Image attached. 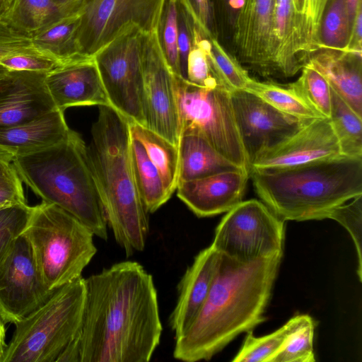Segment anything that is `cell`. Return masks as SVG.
<instances>
[{
    "mask_svg": "<svg viewBox=\"0 0 362 362\" xmlns=\"http://www.w3.org/2000/svg\"><path fill=\"white\" fill-rule=\"evenodd\" d=\"M78 333L59 362H148L162 334L157 291L139 263L125 261L85 279Z\"/></svg>",
    "mask_w": 362,
    "mask_h": 362,
    "instance_id": "6da1fadb",
    "label": "cell"
},
{
    "mask_svg": "<svg viewBox=\"0 0 362 362\" xmlns=\"http://www.w3.org/2000/svg\"><path fill=\"white\" fill-rule=\"evenodd\" d=\"M283 252L240 262L221 254L210 291L191 325L175 338L173 356L210 360L237 336L265 321Z\"/></svg>",
    "mask_w": 362,
    "mask_h": 362,
    "instance_id": "7a4b0ae2",
    "label": "cell"
},
{
    "mask_svg": "<svg viewBox=\"0 0 362 362\" xmlns=\"http://www.w3.org/2000/svg\"><path fill=\"white\" fill-rule=\"evenodd\" d=\"M98 110L88 153L107 225L130 257L144 250L149 221L134 177L129 122L111 105H100Z\"/></svg>",
    "mask_w": 362,
    "mask_h": 362,
    "instance_id": "3957f363",
    "label": "cell"
},
{
    "mask_svg": "<svg viewBox=\"0 0 362 362\" xmlns=\"http://www.w3.org/2000/svg\"><path fill=\"white\" fill-rule=\"evenodd\" d=\"M21 180L42 199L69 213L93 234L107 240V225L100 194L80 135L70 130L61 141L39 151L15 156Z\"/></svg>",
    "mask_w": 362,
    "mask_h": 362,
    "instance_id": "277c9868",
    "label": "cell"
},
{
    "mask_svg": "<svg viewBox=\"0 0 362 362\" xmlns=\"http://www.w3.org/2000/svg\"><path fill=\"white\" fill-rule=\"evenodd\" d=\"M249 175L262 202L284 221L325 219L332 209L362 194V157L341 155Z\"/></svg>",
    "mask_w": 362,
    "mask_h": 362,
    "instance_id": "5b68a950",
    "label": "cell"
},
{
    "mask_svg": "<svg viewBox=\"0 0 362 362\" xmlns=\"http://www.w3.org/2000/svg\"><path fill=\"white\" fill-rule=\"evenodd\" d=\"M49 290L79 277L97 252L93 233L60 207L42 202L32 207L23 233Z\"/></svg>",
    "mask_w": 362,
    "mask_h": 362,
    "instance_id": "8992f818",
    "label": "cell"
},
{
    "mask_svg": "<svg viewBox=\"0 0 362 362\" xmlns=\"http://www.w3.org/2000/svg\"><path fill=\"white\" fill-rule=\"evenodd\" d=\"M85 279L57 288L42 305L16 322L1 362H59L79 329Z\"/></svg>",
    "mask_w": 362,
    "mask_h": 362,
    "instance_id": "52a82bcc",
    "label": "cell"
},
{
    "mask_svg": "<svg viewBox=\"0 0 362 362\" xmlns=\"http://www.w3.org/2000/svg\"><path fill=\"white\" fill-rule=\"evenodd\" d=\"M180 134L196 133L235 165L250 173L238 130L231 93L218 84L203 87L174 74Z\"/></svg>",
    "mask_w": 362,
    "mask_h": 362,
    "instance_id": "ba28073f",
    "label": "cell"
},
{
    "mask_svg": "<svg viewBox=\"0 0 362 362\" xmlns=\"http://www.w3.org/2000/svg\"><path fill=\"white\" fill-rule=\"evenodd\" d=\"M145 33L132 26L93 57L110 105L129 122L146 127L143 47Z\"/></svg>",
    "mask_w": 362,
    "mask_h": 362,
    "instance_id": "9c48e42d",
    "label": "cell"
},
{
    "mask_svg": "<svg viewBox=\"0 0 362 362\" xmlns=\"http://www.w3.org/2000/svg\"><path fill=\"white\" fill-rule=\"evenodd\" d=\"M285 221L264 203L241 201L218 224L211 246L240 262L284 252Z\"/></svg>",
    "mask_w": 362,
    "mask_h": 362,
    "instance_id": "30bf717a",
    "label": "cell"
},
{
    "mask_svg": "<svg viewBox=\"0 0 362 362\" xmlns=\"http://www.w3.org/2000/svg\"><path fill=\"white\" fill-rule=\"evenodd\" d=\"M165 0H81L76 40L82 56L93 57L132 26L158 30Z\"/></svg>",
    "mask_w": 362,
    "mask_h": 362,
    "instance_id": "8fae6325",
    "label": "cell"
},
{
    "mask_svg": "<svg viewBox=\"0 0 362 362\" xmlns=\"http://www.w3.org/2000/svg\"><path fill=\"white\" fill-rule=\"evenodd\" d=\"M22 234L0 264V315L5 323L20 321L52 296Z\"/></svg>",
    "mask_w": 362,
    "mask_h": 362,
    "instance_id": "7c38bea8",
    "label": "cell"
},
{
    "mask_svg": "<svg viewBox=\"0 0 362 362\" xmlns=\"http://www.w3.org/2000/svg\"><path fill=\"white\" fill-rule=\"evenodd\" d=\"M143 69L146 127L177 146L180 124L174 74L162 52L157 30L144 35Z\"/></svg>",
    "mask_w": 362,
    "mask_h": 362,
    "instance_id": "4fadbf2b",
    "label": "cell"
},
{
    "mask_svg": "<svg viewBox=\"0 0 362 362\" xmlns=\"http://www.w3.org/2000/svg\"><path fill=\"white\" fill-rule=\"evenodd\" d=\"M231 100L249 165L259 152L279 144L311 120L284 113L245 90L232 92Z\"/></svg>",
    "mask_w": 362,
    "mask_h": 362,
    "instance_id": "5bb4252c",
    "label": "cell"
},
{
    "mask_svg": "<svg viewBox=\"0 0 362 362\" xmlns=\"http://www.w3.org/2000/svg\"><path fill=\"white\" fill-rule=\"evenodd\" d=\"M341 155L329 118H315L279 144L259 152L250 164V172L285 170Z\"/></svg>",
    "mask_w": 362,
    "mask_h": 362,
    "instance_id": "9a60e30c",
    "label": "cell"
},
{
    "mask_svg": "<svg viewBox=\"0 0 362 362\" xmlns=\"http://www.w3.org/2000/svg\"><path fill=\"white\" fill-rule=\"evenodd\" d=\"M274 0H245L234 26L240 63L267 78H274L272 61Z\"/></svg>",
    "mask_w": 362,
    "mask_h": 362,
    "instance_id": "2e32d148",
    "label": "cell"
},
{
    "mask_svg": "<svg viewBox=\"0 0 362 362\" xmlns=\"http://www.w3.org/2000/svg\"><path fill=\"white\" fill-rule=\"evenodd\" d=\"M47 89L58 109L110 105L93 57L80 56L60 64L45 76Z\"/></svg>",
    "mask_w": 362,
    "mask_h": 362,
    "instance_id": "e0dca14e",
    "label": "cell"
},
{
    "mask_svg": "<svg viewBox=\"0 0 362 362\" xmlns=\"http://www.w3.org/2000/svg\"><path fill=\"white\" fill-rule=\"evenodd\" d=\"M249 177L248 172L237 170L180 181L177 195L197 216H213L243 201Z\"/></svg>",
    "mask_w": 362,
    "mask_h": 362,
    "instance_id": "ac0fdd59",
    "label": "cell"
},
{
    "mask_svg": "<svg viewBox=\"0 0 362 362\" xmlns=\"http://www.w3.org/2000/svg\"><path fill=\"white\" fill-rule=\"evenodd\" d=\"M11 71V80L0 89V129L25 122L56 108L45 85L47 73Z\"/></svg>",
    "mask_w": 362,
    "mask_h": 362,
    "instance_id": "d6986e66",
    "label": "cell"
},
{
    "mask_svg": "<svg viewBox=\"0 0 362 362\" xmlns=\"http://www.w3.org/2000/svg\"><path fill=\"white\" fill-rule=\"evenodd\" d=\"M221 253L211 245L200 251L177 286L178 297L169 325L179 337L193 322L204 303L216 272Z\"/></svg>",
    "mask_w": 362,
    "mask_h": 362,
    "instance_id": "ffe728a7",
    "label": "cell"
},
{
    "mask_svg": "<svg viewBox=\"0 0 362 362\" xmlns=\"http://www.w3.org/2000/svg\"><path fill=\"white\" fill-rule=\"evenodd\" d=\"M308 58L292 0H274L272 61L274 78L294 76Z\"/></svg>",
    "mask_w": 362,
    "mask_h": 362,
    "instance_id": "44dd1931",
    "label": "cell"
},
{
    "mask_svg": "<svg viewBox=\"0 0 362 362\" xmlns=\"http://www.w3.org/2000/svg\"><path fill=\"white\" fill-rule=\"evenodd\" d=\"M305 64L320 73L330 87L362 117L361 55L325 48L311 54Z\"/></svg>",
    "mask_w": 362,
    "mask_h": 362,
    "instance_id": "7402d4cb",
    "label": "cell"
},
{
    "mask_svg": "<svg viewBox=\"0 0 362 362\" xmlns=\"http://www.w3.org/2000/svg\"><path fill=\"white\" fill-rule=\"evenodd\" d=\"M70 130L64 111L56 107L25 122L0 129V147L13 156L24 155L61 141Z\"/></svg>",
    "mask_w": 362,
    "mask_h": 362,
    "instance_id": "603a6c76",
    "label": "cell"
},
{
    "mask_svg": "<svg viewBox=\"0 0 362 362\" xmlns=\"http://www.w3.org/2000/svg\"><path fill=\"white\" fill-rule=\"evenodd\" d=\"M177 148L178 182L225 171L243 170L222 156L198 134L181 133Z\"/></svg>",
    "mask_w": 362,
    "mask_h": 362,
    "instance_id": "cb8c5ba5",
    "label": "cell"
},
{
    "mask_svg": "<svg viewBox=\"0 0 362 362\" xmlns=\"http://www.w3.org/2000/svg\"><path fill=\"white\" fill-rule=\"evenodd\" d=\"M81 0L62 6L53 0H14L1 21L21 34L32 38L69 16L78 13Z\"/></svg>",
    "mask_w": 362,
    "mask_h": 362,
    "instance_id": "d4e9b609",
    "label": "cell"
},
{
    "mask_svg": "<svg viewBox=\"0 0 362 362\" xmlns=\"http://www.w3.org/2000/svg\"><path fill=\"white\" fill-rule=\"evenodd\" d=\"M131 136L138 140L158 170L168 197L176 190L179 175V152L177 146L139 124L129 122Z\"/></svg>",
    "mask_w": 362,
    "mask_h": 362,
    "instance_id": "484cf974",
    "label": "cell"
},
{
    "mask_svg": "<svg viewBox=\"0 0 362 362\" xmlns=\"http://www.w3.org/2000/svg\"><path fill=\"white\" fill-rule=\"evenodd\" d=\"M131 160L135 182L144 207L148 213H153L170 197L158 170L148 158L144 146L132 136Z\"/></svg>",
    "mask_w": 362,
    "mask_h": 362,
    "instance_id": "4316f807",
    "label": "cell"
},
{
    "mask_svg": "<svg viewBox=\"0 0 362 362\" xmlns=\"http://www.w3.org/2000/svg\"><path fill=\"white\" fill-rule=\"evenodd\" d=\"M78 24V13L66 17L33 37V45L41 54L61 63L82 56L76 40Z\"/></svg>",
    "mask_w": 362,
    "mask_h": 362,
    "instance_id": "83f0119b",
    "label": "cell"
},
{
    "mask_svg": "<svg viewBox=\"0 0 362 362\" xmlns=\"http://www.w3.org/2000/svg\"><path fill=\"white\" fill-rule=\"evenodd\" d=\"M329 119L338 139L341 154L362 157V117L330 87Z\"/></svg>",
    "mask_w": 362,
    "mask_h": 362,
    "instance_id": "f1b7e54d",
    "label": "cell"
},
{
    "mask_svg": "<svg viewBox=\"0 0 362 362\" xmlns=\"http://www.w3.org/2000/svg\"><path fill=\"white\" fill-rule=\"evenodd\" d=\"M310 316L297 315L282 327L271 334L255 337L252 330L247 332L245 339L233 362H269L272 357L281 349L288 337L305 323Z\"/></svg>",
    "mask_w": 362,
    "mask_h": 362,
    "instance_id": "f546056e",
    "label": "cell"
},
{
    "mask_svg": "<svg viewBox=\"0 0 362 362\" xmlns=\"http://www.w3.org/2000/svg\"><path fill=\"white\" fill-rule=\"evenodd\" d=\"M245 90L258 96L278 110L300 119L322 118L301 97L287 85L261 82L252 78Z\"/></svg>",
    "mask_w": 362,
    "mask_h": 362,
    "instance_id": "4dcf8cb0",
    "label": "cell"
},
{
    "mask_svg": "<svg viewBox=\"0 0 362 362\" xmlns=\"http://www.w3.org/2000/svg\"><path fill=\"white\" fill-rule=\"evenodd\" d=\"M208 58L211 74L218 84L230 93L245 90L252 78L239 61L229 54L216 37H209Z\"/></svg>",
    "mask_w": 362,
    "mask_h": 362,
    "instance_id": "1f68e13d",
    "label": "cell"
},
{
    "mask_svg": "<svg viewBox=\"0 0 362 362\" xmlns=\"http://www.w3.org/2000/svg\"><path fill=\"white\" fill-rule=\"evenodd\" d=\"M351 28L346 0H329L321 23L320 49L344 50L349 43Z\"/></svg>",
    "mask_w": 362,
    "mask_h": 362,
    "instance_id": "d6a6232c",
    "label": "cell"
},
{
    "mask_svg": "<svg viewBox=\"0 0 362 362\" xmlns=\"http://www.w3.org/2000/svg\"><path fill=\"white\" fill-rule=\"evenodd\" d=\"M300 97L322 117L331 114L330 86L325 78L312 66L305 64L301 74L294 82L288 83Z\"/></svg>",
    "mask_w": 362,
    "mask_h": 362,
    "instance_id": "836d02e7",
    "label": "cell"
},
{
    "mask_svg": "<svg viewBox=\"0 0 362 362\" xmlns=\"http://www.w3.org/2000/svg\"><path fill=\"white\" fill-rule=\"evenodd\" d=\"M315 322L308 320L293 332L269 362H314L313 339Z\"/></svg>",
    "mask_w": 362,
    "mask_h": 362,
    "instance_id": "e575fe53",
    "label": "cell"
},
{
    "mask_svg": "<svg viewBox=\"0 0 362 362\" xmlns=\"http://www.w3.org/2000/svg\"><path fill=\"white\" fill-rule=\"evenodd\" d=\"M157 33L162 52L169 68L174 74L180 76L177 0H165Z\"/></svg>",
    "mask_w": 362,
    "mask_h": 362,
    "instance_id": "d590c367",
    "label": "cell"
},
{
    "mask_svg": "<svg viewBox=\"0 0 362 362\" xmlns=\"http://www.w3.org/2000/svg\"><path fill=\"white\" fill-rule=\"evenodd\" d=\"M210 46L206 37L195 25L192 47L187 56L186 80L203 87H214L218 85L214 78L208 58Z\"/></svg>",
    "mask_w": 362,
    "mask_h": 362,
    "instance_id": "8d00e7d4",
    "label": "cell"
},
{
    "mask_svg": "<svg viewBox=\"0 0 362 362\" xmlns=\"http://www.w3.org/2000/svg\"><path fill=\"white\" fill-rule=\"evenodd\" d=\"M32 207L27 203L0 209V264L23 234L30 218Z\"/></svg>",
    "mask_w": 362,
    "mask_h": 362,
    "instance_id": "74e56055",
    "label": "cell"
},
{
    "mask_svg": "<svg viewBox=\"0 0 362 362\" xmlns=\"http://www.w3.org/2000/svg\"><path fill=\"white\" fill-rule=\"evenodd\" d=\"M326 218L333 219L339 223L349 233L357 254V274L362 280V194L358 195L349 202H346L332 209Z\"/></svg>",
    "mask_w": 362,
    "mask_h": 362,
    "instance_id": "f35d334b",
    "label": "cell"
},
{
    "mask_svg": "<svg viewBox=\"0 0 362 362\" xmlns=\"http://www.w3.org/2000/svg\"><path fill=\"white\" fill-rule=\"evenodd\" d=\"M23 181L11 159H0V209L27 203Z\"/></svg>",
    "mask_w": 362,
    "mask_h": 362,
    "instance_id": "ab89813d",
    "label": "cell"
},
{
    "mask_svg": "<svg viewBox=\"0 0 362 362\" xmlns=\"http://www.w3.org/2000/svg\"><path fill=\"white\" fill-rule=\"evenodd\" d=\"M0 64L10 71H28L48 73L61 62L42 54H22L0 59Z\"/></svg>",
    "mask_w": 362,
    "mask_h": 362,
    "instance_id": "60d3db41",
    "label": "cell"
},
{
    "mask_svg": "<svg viewBox=\"0 0 362 362\" xmlns=\"http://www.w3.org/2000/svg\"><path fill=\"white\" fill-rule=\"evenodd\" d=\"M39 53L31 38L16 31L0 20V59L15 54Z\"/></svg>",
    "mask_w": 362,
    "mask_h": 362,
    "instance_id": "b9f144b4",
    "label": "cell"
},
{
    "mask_svg": "<svg viewBox=\"0 0 362 362\" xmlns=\"http://www.w3.org/2000/svg\"><path fill=\"white\" fill-rule=\"evenodd\" d=\"M177 7L180 76L186 79L187 59L192 45L195 24L190 15L177 0Z\"/></svg>",
    "mask_w": 362,
    "mask_h": 362,
    "instance_id": "7bdbcfd3",
    "label": "cell"
},
{
    "mask_svg": "<svg viewBox=\"0 0 362 362\" xmlns=\"http://www.w3.org/2000/svg\"><path fill=\"white\" fill-rule=\"evenodd\" d=\"M329 0H307L306 41L309 55L320 48V27Z\"/></svg>",
    "mask_w": 362,
    "mask_h": 362,
    "instance_id": "ee69618b",
    "label": "cell"
},
{
    "mask_svg": "<svg viewBox=\"0 0 362 362\" xmlns=\"http://www.w3.org/2000/svg\"><path fill=\"white\" fill-rule=\"evenodd\" d=\"M192 17L194 24L208 38L215 37L211 30V0H177Z\"/></svg>",
    "mask_w": 362,
    "mask_h": 362,
    "instance_id": "f6af8a7d",
    "label": "cell"
},
{
    "mask_svg": "<svg viewBox=\"0 0 362 362\" xmlns=\"http://www.w3.org/2000/svg\"><path fill=\"white\" fill-rule=\"evenodd\" d=\"M362 39V4H358L356 13L351 25L349 43L345 52H352L361 56Z\"/></svg>",
    "mask_w": 362,
    "mask_h": 362,
    "instance_id": "bcb514c9",
    "label": "cell"
},
{
    "mask_svg": "<svg viewBox=\"0 0 362 362\" xmlns=\"http://www.w3.org/2000/svg\"><path fill=\"white\" fill-rule=\"evenodd\" d=\"M293 8L299 21L303 38L305 42V47L308 54L307 41H306V30H307V15H308V5L307 0H292Z\"/></svg>",
    "mask_w": 362,
    "mask_h": 362,
    "instance_id": "7dc6e473",
    "label": "cell"
},
{
    "mask_svg": "<svg viewBox=\"0 0 362 362\" xmlns=\"http://www.w3.org/2000/svg\"><path fill=\"white\" fill-rule=\"evenodd\" d=\"M6 332L5 322L0 315V362H1V359L7 346V343L6 341Z\"/></svg>",
    "mask_w": 362,
    "mask_h": 362,
    "instance_id": "c3c4849f",
    "label": "cell"
},
{
    "mask_svg": "<svg viewBox=\"0 0 362 362\" xmlns=\"http://www.w3.org/2000/svg\"><path fill=\"white\" fill-rule=\"evenodd\" d=\"M351 25H352L357 8L361 0H346Z\"/></svg>",
    "mask_w": 362,
    "mask_h": 362,
    "instance_id": "681fc988",
    "label": "cell"
},
{
    "mask_svg": "<svg viewBox=\"0 0 362 362\" xmlns=\"http://www.w3.org/2000/svg\"><path fill=\"white\" fill-rule=\"evenodd\" d=\"M11 76L12 71L0 64V89L9 82Z\"/></svg>",
    "mask_w": 362,
    "mask_h": 362,
    "instance_id": "f907efd6",
    "label": "cell"
},
{
    "mask_svg": "<svg viewBox=\"0 0 362 362\" xmlns=\"http://www.w3.org/2000/svg\"><path fill=\"white\" fill-rule=\"evenodd\" d=\"M14 0H0V20L9 11Z\"/></svg>",
    "mask_w": 362,
    "mask_h": 362,
    "instance_id": "816d5d0a",
    "label": "cell"
},
{
    "mask_svg": "<svg viewBox=\"0 0 362 362\" xmlns=\"http://www.w3.org/2000/svg\"><path fill=\"white\" fill-rule=\"evenodd\" d=\"M1 158H7L13 160V155L8 152V151L0 147V159Z\"/></svg>",
    "mask_w": 362,
    "mask_h": 362,
    "instance_id": "f5cc1de1",
    "label": "cell"
},
{
    "mask_svg": "<svg viewBox=\"0 0 362 362\" xmlns=\"http://www.w3.org/2000/svg\"><path fill=\"white\" fill-rule=\"evenodd\" d=\"M59 5L65 6L75 4L81 0H53Z\"/></svg>",
    "mask_w": 362,
    "mask_h": 362,
    "instance_id": "db71d44e",
    "label": "cell"
}]
</instances>
